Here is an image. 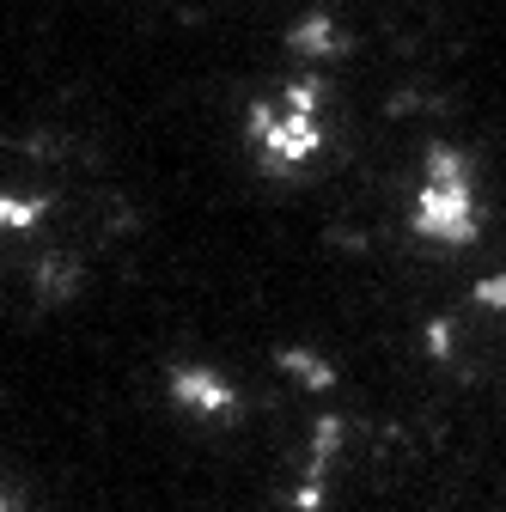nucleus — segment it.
Listing matches in <instances>:
<instances>
[{
	"label": "nucleus",
	"mask_w": 506,
	"mask_h": 512,
	"mask_svg": "<svg viewBox=\"0 0 506 512\" xmlns=\"http://www.w3.org/2000/svg\"><path fill=\"white\" fill-rule=\"evenodd\" d=\"M415 220H421V232H427V238H446V244H458V238H470V232H476V202H470L464 165L433 159V177H427V189H421Z\"/></svg>",
	"instance_id": "f257e3e1"
},
{
	"label": "nucleus",
	"mask_w": 506,
	"mask_h": 512,
	"mask_svg": "<svg viewBox=\"0 0 506 512\" xmlns=\"http://www.w3.org/2000/svg\"><path fill=\"white\" fill-rule=\"evenodd\" d=\"M0 512H19V500H13V494H7V488H0Z\"/></svg>",
	"instance_id": "f03ea898"
}]
</instances>
